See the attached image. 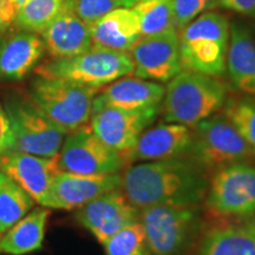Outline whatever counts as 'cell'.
Listing matches in <instances>:
<instances>
[{"mask_svg": "<svg viewBox=\"0 0 255 255\" xmlns=\"http://www.w3.org/2000/svg\"><path fill=\"white\" fill-rule=\"evenodd\" d=\"M34 203L13 178L0 170V231L2 234L31 212Z\"/></svg>", "mask_w": 255, "mask_h": 255, "instance_id": "cb8c5ba5", "label": "cell"}, {"mask_svg": "<svg viewBox=\"0 0 255 255\" xmlns=\"http://www.w3.org/2000/svg\"><path fill=\"white\" fill-rule=\"evenodd\" d=\"M0 170L13 178L34 202L45 207L53 178L59 173L58 155L43 157L18 150L0 155Z\"/></svg>", "mask_w": 255, "mask_h": 255, "instance_id": "9a60e30c", "label": "cell"}, {"mask_svg": "<svg viewBox=\"0 0 255 255\" xmlns=\"http://www.w3.org/2000/svg\"><path fill=\"white\" fill-rule=\"evenodd\" d=\"M17 13L12 8L9 0H0V33L14 24Z\"/></svg>", "mask_w": 255, "mask_h": 255, "instance_id": "d6a6232c", "label": "cell"}, {"mask_svg": "<svg viewBox=\"0 0 255 255\" xmlns=\"http://www.w3.org/2000/svg\"><path fill=\"white\" fill-rule=\"evenodd\" d=\"M62 171L82 175H105L120 173L126 159L109 145L102 142L91 130L83 126L66 133L58 154Z\"/></svg>", "mask_w": 255, "mask_h": 255, "instance_id": "30bf717a", "label": "cell"}, {"mask_svg": "<svg viewBox=\"0 0 255 255\" xmlns=\"http://www.w3.org/2000/svg\"><path fill=\"white\" fill-rule=\"evenodd\" d=\"M193 130L182 124L165 123L146 129L135 145L123 154L126 163L184 157L190 146Z\"/></svg>", "mask_w": 255, "mask_h": 255, "instance_id": "e0dca14e", "label": "cell"}, {"mask_svg": "<svg viewBox=\"0 0 255 255\" xmlns=\"http://www.w3.org/2000/svg\"><path fill=\"white\" fill-rule=\"evenodd\" d=\"M45 45L37 33L18 31L0 38V78L21 81L43 58Z\"/></svg>", "mask_w": 255, "mask_h": 255, "instance_id": "44dd1931", "label": "cell"}, {"mask_svg": "<svg viewBox=\"0 0 255 255\" xmlns=\"http://www.w3.org/2000/svg\"><path fill=\"white\" fill-rule=\"evenodd\" d=\"M226 70L233 87L255 100V28L234 21L229 30Z\"/></svg>", "mask_w": 255, "mask_h": 255, "instance_id": "ffe728a7", "label": "cell"}, {"mask_svg": "<svg viewBox=\"0 0 255 255\" xmlns=\"http://www.w3.org/2000/svg\"><path fill=\"white\" fill-rule=\"evenodd\" d=\"M107 255H152L141 222L136 221L113 235L103 244Z\"/></svg>", "mask_w": 255, "mask_h": 255, "instance_id": "4316f807", "label": "cell"}, {"mask_svg": "<svg viewBox=\"0 0 255 255\" xmlns=\"http://www.w3.org/2000/svg\"><path fill=\"white\" fill-rule=\"evenodd\" d=\"M2 235H4V234H2V232H1V231H0V240H1V238H2Z\"/></svg>", "mask_w": 255, "mask_h": 255, "instance_id": "d590c367", "label": "cell"}, {"mask_svg": "<svg viewBox=\"0 0 255 255\" xmlns=\"http://www.w3.org/2000/svg\"><path fill=\"white\" fill-rule=\"evenodd\" d=\"M159 110L161 107L144 110L98 108L92 109L89 122L91 130L102 142L121 154H126L151 126Z\"/></svg>", "mask_w": 255, "mask_h": 255, "instance_id": "8fae6325", "label": "cell"}, {"mask_svg": "<svg viewBox=\"0 0 255 255\" xmlns=\"http://www.w3.org/2000/svg\"><path fill=\"white\" fill-rule=\"evenodd\" d=\"M12 148H13V135L6 111L0 104V155L12 150Z\"/></svg>", "mask_w": 255, "mask_h": 255, "instance_id": "4dcf8cb0", "label": "cell"}, {"mask_svg": "<svg viewBox=\"0 0 255 255\" xmlns=\"http://www.w3.org/2000/svg\"><path fill=\"white\" fill-rule=\"evenodd\" d=\"M40 34L53 59L81 55L92 47L89 24L76 13L71 0H66L62 12Z\"/></svg>", "mask_w": 255, "mask_h": 255, "instance_id": "ac0fdd59", "label": "cell"}, {"mask_svg": "<svg viewBox=\"0 0 255 255\" xmlns=\"http://www.w3.org/2000/svg\"><path fill=\"white\" fill-rule=\"evenodd\" d=\"M226 101L225 83L213 76L182 70L164 89V121L194 128L218 113Z\"/></svg>", "mask_w": 255, "mask_h": 255, "instance_id": "7a4b0ae2", "label": "cell"}, {"mask_svg": "<svg viewBox=\"0 0 255 255\" xmlns=\"http://www.w3.org/2000/svg\"><path fill=\"white\" fill-rule=\"evenodd\" d=\"M209 177L187 157L138 162L122 174V190L138 209L154 205L201 206Z\"/></svg>", "mask_w": 255, "mask_h": 255, "instance_id": "6da1fadb", "label": "cell"}, {"mask_svg": "<svg viewBox=\"0 0 255 255\" xmlns=\"http://www.w3.org/2000/svg\"><path fill=\"white\" fill-rule=\"evenodd\" d=\"M131 8L138 19L141 37L175 30L171 0H148Z\"/></svg>", "mask_w": 255, "mask_h": 255, "instance_id": "d4e9b609", "label": "cell"}, {"mask_svg": "<svg viewBox=\"0 0 255 255\" xmlns=\"http://www.w3.org/2000/svg\"><path fill=\"white\" fill-rule=\"evenodd\" d=\"M100 89L60 78L38 76L30 89V101L65 133L90 121L92 102Z\"/></svg>", "mask_w": 255, "mask_h": 255, "instance_id": "8992f818", "label": "cell"}, {"mask_svg": "<svg viewBox=\"0 0 255 255\" xmlns=\"http://www.w3.org/2000/svg\"><path fill=\"white\" fill-rule=\"evenodd\" d=\"M164 88L157 82L142 78H120L95 96L92 109L115 108L144 110L161 107Z\"/></svg>", "mask_w": 255, "mask_h": 255, "instance_id": "d6986e66", "label": "cell"}, {"mask_svg": "<svg viewBox=\"0 0 255 255\" xmlns=\"http://www.w3.org/2000/svg\"><path fill=\"white\" fill-rule=\"evenodd\" d=\"M139 209L128 200L122 188L96 197L76 212V220L102 245L121 229L138 221Z\"/></svg>", "mask_w": 255, "mask_h": 255, "instance_id": "4fadbf2b", "label": "cell"}, {"mask_svg": "<svg viewBox=\"0 0 255 255\" xmlns=\"http://www.w3.org/2000/svg\"><path fill=\"white\" fill-rule=\"evenodd\" d=\"M191 130L190 146L184 157L206 174L212 175L234 163L250 162L254 156L244 137L225 115H213Z\"/></svg>", "mask_w": 255, "mask_h": 255, "instance_id": "5b68a950", "label": "cell"}, {"mask_svg": "<svg viewBox=\"0 0 255 255\" xmlns=\"http://www.w3.org/2000/svg\"><path fill=\"white\" fill-rule=\"evenodd\" d=\"M92 47L128 52L141 38L138 19L132 8L119 7L89 24Z\"/></svg>", "mask_w": 255, "mask_h": 255, "instance_id": "7402d4cb", "label": "cell"}, {"mask_svg": "<svg viewBox=\"0 0 255 255\" xmlns=\"http://www.w3.org/2000/svg\"><path fill=\"white\" fill-rule=\"evenodd\" d=\"M205 203L209 212L222 218L255 215V165L240 162L213 173Z\"/></svg>", "mask_w": 255, "mask_h": 255, "instance_id": "9c48e42d", "label": "cell"}, {"mask_svg": "<svg viewBox=\"0 0 255 255\" xmlns=\"http://www.w3.org/2000/svg\"><path fill=\"white\" fill-rule=\"evenodd\" d=\"M4 109L13 135L12 150L43 157H55L59 154L66 133L31 101L9 97Z\"/></svg>", "mask_w": 255, "mask_h": 255, "instance_id": "ba28073f", "label": "cell"}, {"mask_svg": "<svg viewBox=\"0 0 255 255\" xmlns=\"http://www.w3.org/2000/svg\"><path fill=\"white\" fill-rule=\"evenodd\" d=\"M171 2L174 25L177 33L207 9L219 6L218 0H171Z\"/></svg>", "mask_w": 255, "mask_h": 255, "instance_id": "f1b7e54d", "label": "cell"}, {"mask_svg": "<svg viewBox=\"0 0 255 255\" xmlns=\"http://www.w3.org/2000/svg\"><path fill=\"white\" fill-rule=\"evenodd\" d=\"M27 0H9V4H11L12 8L14 9L15 13H19V11H20L21 8H23V6L26 4Z\"/></svg>", "mask_w": 255, "mask_h": 255, "instance_id": "836d02e7", "label": "cell"}, {"mask_svg": "<svg viewBox=\"0 0 255 255\" xmlns=\"http://www.w3.org/2000/svg\"><path fill=\"white\" fill-rule=\"evenodd\" d=\"M75 12L85 23L91 24L119 7H128L127 0H71Z\"/></svg>", "mask_w": 255, "mask_h": 255, "instance_id": "f546056e", "label": "cell"}, {"mask_svg": "<svg viewBox=\"0 0 255 255\" xmlns=\"http://www.w3.org/2000/svg\"><path fill=\"white\" fill-rule=\"evenodd\" d=\"M50 208L37 207L14 223L0 240V253L24 255L38 251L45 237Z\"/></svg>", "mask_w": 255, "mask_h": 255, "instance_id": "603a6c76", "label": "cell"}, {"mask_svg": "<svg viewBox=\"0 0 255 255\" xmlns=\"http://www.w3.org/2000/svg\"><path fill=\"white\" fill-rule=\"evenodd\" d=\"M186 255H255V215L202 229Z\"/></svg>", "mask_w": 255, "mask_h": 255, "instance_id": "2e32d148", "label": "cell"}, {"mask_svg": "<svg viewBox=\"0 0 255 255\" xmlns=\"http://www.w3.org/2000/svg\"><path fill=\"white\" fill-rule=\"evenodd\" d=\"M227 18L206 12L178 32L182 70L219 77L226 71L229 43Z\"/></svg>", "mask_w": 255, "mask_h": 255, "instance_id": "3957f363", "label": "cell"}, {"mask_svg": "<svg viewBox=\"0 0 255 255\" xmlns=\"http://www.w3.org/2000/svg\"><path fill=\"white\" fill-rule=\"evenodd\" d=\"M218 5L240 14L255 17V0H218Z\"/></svg>", "mask_w": 255, "mask_h": 255, "instance_id": "1f68e13d", "label": "cell"}, {"mask_svg": "<svg viewBox=\"0 0 255 255\" xmlns=\"http://www.w3.org/2000/svg\"><path fill=\"white\" fill-rule=\"evenodd\" d=\"M143 1H148V0H127V4H128V7L131 8L135 5L139 4V2H143Z\"/></svg>", "mask_w": 255, "mask_h": 255, "instance_id": "e575fe53", "label": "cell"}, {"mask_svg": "<svg viewBox=\"0 0 255 255\" xmlns=\"http://www.w3.org/2000/svg\"><path fill=\"white\" fill-rule=\"evenodd\" d=\"M138 221L152 255H186L203 229L201 206H149Z\"/></svg>", "mask_w": 255, "mask_h": 255, "instance_id": "277c9868", "label": "cell"}, {"mask_svg": "<svg viewBox=\"0 0 255 255\" xmlns=\"http://www.w3.org/2000/svg\"><path fill=\"white\" fill-rule=\"evenodd\" d=\"M136 77L169 82L182 71L178 34L175 30L141 37L129 51Z\"/></svg>", "mask_w": 255, "mask_h": 255, "instance_id": "7c38bea8", "label": "cell"}, {"mask_svg": "<svg viewBox=\"0 0 255 255\" xmlns=\"http://www.w3.org/2000/svg\"><path fill=\"white\" fill-rule=\"evenodd\" d=\"M122 188V174L82 175L59 171L53 178L46 208L78 209L96 197Z\"/></svg>", "mask_w": 255, "mask_h": 255, "instance_id": "5bb4252c", "label": "cell"}, {"mask_svg": "<svg viewBox=\"0 0 255 255\" xmlns=\"http://www.w3.org/2000/svg\"><path fill=\"white\" fill-rule=\"evenodd\" d=\"M66 0H27L14 24L21 30L41 33L65 6Z\"/></svg>", "mask_w": 255, "mask_h": 255, "instance_id": "484cf974", "label": "cell"}, {"mask_svg": "<svg viewBox=\"0 0 255 255\" xmlns=\"http://www.w3.org/2000/svg\"><path fill=\"white\" fill-rule=\"evenodd\" d=\"M132 71L133 63L129 53L100 47H91L69 58L52 59L36 69L41 77L65 79L96 89L131 75Z\"/></svg>", "mask_w": 255, "mask_h": 255, "instance_id": "52a82bcc", "label": "cell"}, {"mask_svg": "<svg viewBox=\"0 0 255 255\" xmlns=\"http://www.w3.org/2000/svg\"><path fill=\"white\" fill-rule=\"evenodd\" d=\"M225 115L244 137L255 156V100L250 97L226 101Z\"/></svg>", "mask_w": 255, "mask_h": 255, "instance_id": "83f0119b", "label": "cell"}]
</instances>
